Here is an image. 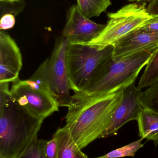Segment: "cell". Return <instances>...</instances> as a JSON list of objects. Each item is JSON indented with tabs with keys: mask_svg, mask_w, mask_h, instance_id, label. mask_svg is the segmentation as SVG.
<instances>
[{
	"mask_svg": "<svg viewBox=\"0 0 158 158\" xmlns=\"http://www.w3.org/2000/svg\"><path fill=\"white\" fill-rule=\"evenodd\" d=\"M20 50L14 39L4 31H0V83L13 82L22 68Z\"/></svg>",
	"mask_w": 158,
	"mask_h": 158,
	"instance_id": "30bf717a",
	"label": "cell"
},
{
	"mask_svg": "<svg viewBox=\"0 0 158 158\" xmlns=\"http://www.w3.org/2000/svg\"><path fill=\"white\" fill-rule=\"evenodd\" d=\"M148 1V2H149V1H151V0H138V1H137V2H142V1Z\"/></svg>",
	"mask_w": 158,
	"mask_h": 158,
	"instance_id": "484cf974",
	"label": "cell"
},
{
	"mask_svg": "<svg viewBox=\"0 0 158 158\" xmlns=\"http://www.w3.org/2000/svg\"><path fill=\"white\" fill-rule=\"evenodd\" d=\"M19 0H0V2H14V1H18Z\"/></svg>",
	"mask_w": 158,
	"mask_h": 158,
	"instance_id": "cb8c5ba5",
	"label": "cell"
},
{
	"mask_svg": "<svg viewBox=\"0 0 158 158\" xmlns=\"http://www.w3.org/2000/svg\"><path fill=\"white\" fill-rule=\"evenodd\" d=\"M141 29L149 32H158V15L149 19Z\"/></svg>",
	"mask_w": 158,
	"mask_h": 158,
	"instance_id": "7402d4cb",
	"label": "cell"
},
{
	"mask_svg": "<svg viewBox=\"0 0 158 158\" xmlns=\"http://www.w3.org/2000/svg\"><path fill=\"white\" fill-rule=\"evenodd\" d=\"M127 1L129 2H137L138 0H127Z\"/></svg>",
	"mask_w": 158,
	"mask_h": 158,
	"instance_id": "d4e9b609",
	"label": "cell"
},
{
	"mask_svg": "<svg viewBox=\"0 0 158 158\" xmlns=\"http://www.w3.org/2000/svg\"><path fill=\"white\" fill-rule=\"evenodd\" d=\"M68 44L67 39L61 35L57 40L51 56L46 61L49 91L59 107H68L71 96L66 60Z\"/></svg>",
	"mask_w": 158,
	"mask_h": 158,
	"instance_id": "8992f818",
	"label": "cell"
},
{
	"mask_svg": "<svg viewBox=\"0 0 158 158\" xmlns=\"http://www.w3.org/2000/svg\"><path fill=\"white\" fill-rule=\"evenodd\" d=\"M10 93L19 106L37 118L45 119L59 110L58 103L49 91L32 86L26 80L18 78L12 82Z\"/></svg>",
	"mask_w": 158,
	"mask_h": 158,
	"instance_id": "52a82bcc",
	"label": "cell"
},
{
	"mask_svg": "<svg viewBox=\"0 0 158 158\" xmlns=\"http://www.w3.org/2000/svg\"><path fill=\"white\" fill-rule=\"evenodd\" d=\"M0 14L1 16L10 14L15 17L20 14L26 6L24 0L14 2H0Z\"/></svg>",
	"mask_w": 158,
	"mask_h": 158,
	"instance_id": "d6986e66",
	"label": "cell"
},
{
	"mask_svg": "<svg viewBox=\"0 0 158 158\" xmlns=\"http://www.w3.org/2000/svg\"><path fill=\"white\" fill-rule=\"evenodd\" d=\"M156 49L121 59H114L111 56L100 65L86 89L79 93L86 96L100 97L125 90L135 83Z\"/></svg>",
	"mask_w": 158,
	"mask_h": 158,
	"instance_id": "3957f363",
	"label": "cell"
},
{
	"mask_svg": "<svg viewBox=\"0 0 158 158\" xmlns=\"http://www.w3.org/2000/svg\"><path fill=\"white\" fill-rule=\"evenodd\" d=\"M15 24V17L10 14H5L1 16L0 21V29L5 31L10 29Z\"/></svg>",
	"mask_w": 158,
	"mask_h": 158,
	"instance_id": "44dd1931",
	"label": "cell"
},
{
	"mask_svg": "<svg viewBox=\"0 0 158 158\" xmlns=\"http://www.w3.org/2000/svg\"><path fill=\"white\" fill-rule=\"evenodd\" d=\"M80 12L87 18L98 17L111 5V0H77Z\"/></svg>",
	"mask_w": 158,
	"mask_h": 158,
	"instance_id": "5bb4252c",
	"label": "cell"
},
{
	"mask_svg": "<svg viewBox=\"0 0 158 158\" xmlns=\"http://www.w3.org/2000/svg\"><path fill=\"white\" fill-rule=\"evenodd\" d=\"M105 26L87 18L80 12L77 5H73L67 12L62 35L68 43L86 45L96 38Z\"/></svg>",
	"mask_w": 158,
	"mask_h": 158,
	"instance_id": "ba28073f",
	"label": "cell"
},
{
	"mask_svg": "<svg viewBox=\"0 0 158 158\" xmlns=\"http://www.w3.org/2000/svg\"><path fill=\"white\" fill-rule=\"evenodd\" d=\"M142 92L135 83L124 90L121 101L114 111L108 126L99 138L114 135L127 123L137 120L143 109L140 100Z\"/></svg>",
	"mask_w": 158,
	"mask_h": 158,
	"instance_id": "9c48e42d",
	"label": "cell"
},
{
	"mask_svg": "<svg viewBox=\"0 0 158 158\" xmlns=\"http://www.w3.org/2000/svg\"><path fill=\"white\" fill-rule=\"evenodd\" d=\"M46 158H58V144L57 139L53 135L52 139L47 141L45 148Z\"/></svg>",
	"mask_w": 158,
	"mask_h": 158,
	"instance_id": "ffe728a7",
	"label": "cell"
},
{
	"mask_svg": "<svg viewBox=\"0 0 158 158\" xmlns=\"http://www.w3.org/2000/svg\"><path fill=\"white\" fill-rule=\"evenodd\" d=\"M43 119L32 115L11 95L0 106V158H16L36 137Z\"/></svg>",
	"mask_w": 158,
	"mask_h": 158,
	"instance_id": "7a4b0ae2",
	"label": "cell"
},
{
	"mask_svg": "<svg viewBox=\"0 0 158 158\" xmlns=\"http://www.w3.org/2000/svg\"><path fill=\"white\" fill-rule=\"evenodd\" d=\"M124 91L100 97L86 96L79 93L71 96L65 117L66 126L81 149L99 139L121 101Z\"/></svg>",
	"mask_w": 158,
	"mask_h": 158,
	"instance_id": "6da1fadb",
	"label": "cell"
},
{
	"mask_svg": "<svg viewBox=\"0 0 158 158\" xmlns=\"http://www.w3.org/2000/svg\"><path fill=\"white\" fill-rule=\"evenodd\" d=\"M155 15L148 13L146 3L126 5L114 13H108L105 27L95 39L86 45L101 50L114 46L132 32L140 29Z\"/></svg>",
	"mask_w": 158,
	"mask_h": 158,
	"instance_id": "5b68a950",
	"label": "cell"
},
{
	"mask_svg": "<svg viewBox=\"0 0 158 158\" xmlns=\"http://www.w3.org/2000/svg\"><path fill=\"white\" fill-rule=\"evenodd\" d=\"M137 121L140 137L153 141L155 145H158V113L143 108Z\"/></svg>",
	"mask_w": 158,
	"mask_h": 158,
	"instance_id": "4fadbf2b",
	"label": "cell"
},
{
	"mask_svg": "<svg viewBox=\"0 0 158 158\" xmlns=\"http://www.w3.org/2000/svg\"><path fill=\"white\" fill-rule=\"evenodd\" d=\"M114 46L103 49L84 44H68L66 64L70 88L82 93L89 85L100 65L112 56Z\"/></svg>",
	"mask_w": 158,
	"mask_h": 158,
	"instance_id": "277c9868",
	"label": "cell"
},
{
	"mask_svg": "<svg viewBox=\"0 0 158 158\" xmlns=\"http://www.w3.org/2000/svg\"><path fill=\"white\" fill-rule=\"evenodd\" d=\"M47 142L36 137L24 152L16 158H46L45 148Z\"/></svg>",
	"mask_w": 158,
	"mask_h": 158,
	"instance_id": "ac0fdd59",
	"label": "cell"
},
{
	"mask_svg": "<svg viewBox=\"0 0 158 158\" xmlns=\"http://www.w3.org/2000/svg\"><path fill=\"white\" fill-rule=\"evenodd\" d=\"M158 46V32L143 30L135 31L118 42L114 46L112 57L121 59Z\"/></svg>",
	"mask_w": 158,
	"mask_h": 158,
	"instance_id": "8fae6325",
	"label": "cell"
},
{
	"mask_svg": "<svg viewBox=\"0 0 158 158\" xmlns=\"http://www.w3.org/2000/svg\"><path fill=\"white\" fill-rule=\"evenodd\" d=\"M158 81V46L147 63L138 83V89L151 86Z\"/></svg>",
	"mask_w": 158,
	"mask_h": 158,
	"instance_id": "9a60e30c",
	"label": "cell"
},
{
	"mask_svg": "<svg viewBox=\"0 0 158 158\" xmlns=\"http://www.w3.org/2000/svg\"><path fill=\"white\" fill-rule=\"evenodd\" d=\"M143 139L141 138L139 140L130 143L125 146L112 150L104 156L95 158H120L128 156L134 157L136 152L143 147V144H142V141Z\"/></svg>",
	"mask_w": 158,
	"mask_h": 158,
	"instance_id": "e0dca14e",
	"label": "cell"
},
{
	"mask_svg": "<svg viewBox=\"0 0 158 158\" xmlns=\"http://www.w3.org/2000/svg\"><path fill=\"white\" fill-rule=\"evenodd\" d=\"M53 135L57 139L58 158H90L75 143L66 125L58 129Z\"/></svg>",
	"mask_w": 158,
	"mask_h": 158,
	"instance_id": "7c38bea8",
	"label": "cell"
},
{
	"mask_svg": "<svg viewBox=\"0 0 158 158\" xmlns=\"http://www.w3.org/2000/svg\"><path fill=\"white\" fill-rule=\"evenodd\" d=\"M147 8L149 14L158 15V0H151L149 1Z\"/></svg>",
	"mask_w": 158,
	"mask_h": 158,
	"instance_id": "603a6c76",
	"label": "cell"
},
{
	"mask_svg": "<svg viewBox=\"0 0 158 158\" xmlns=\"http://www.w3.org/2000/svg\"><path fill=\"white\" fill-rule=\"evenodd\" d=\"M140 100L143 108L158 113V81L142 91Z\"/></svg>",
	"mask_w": 158,
	"mask_h": 158,
	"instance_id": "2e32d148",
	"label": "cell"
}]
</instances>
